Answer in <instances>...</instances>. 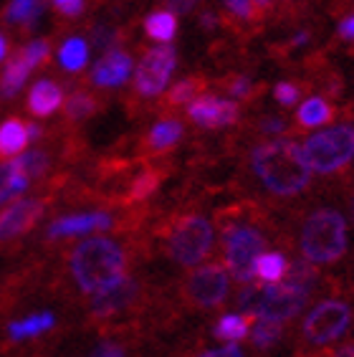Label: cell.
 <instances>
[{"label":"cell","instance_id":"8d00e7d4","mask_svg":"<svg viewBox=\"0 0 354 357\" xmlns=\"http://www.w3.org/2000/svg\"><path fill=\"white\" fill-rule=\"evenodd\" d=\"M91 357H124V347L116 340H102L91 352Z\"/></svg>","mask_w":354,"mask_h":357},{"label":"cell","instance_id":"4316f807","mask_svg":"<svg viewBox=\"0 0 354 357\" xmlns=\"http://www.w3.org/2000/svg\"><path fill=\"white\" fill-rule=\"evenodd\" d=\"M59 61H61L63 69L71 71V74L82 71L84 66H86V61H88L86 41H84V38H79V36L68 38V41L61 46V51H59Z\"/></svg>","mask_w":354,"mask_h":357},{"label":"cell","instance_id":"ac0fdd59","mask_svg":"<svg viewBox=\"0 0 354 357\" xmlns=\"http://www.w3.org/2000/svg\"><path fill=\"white\" fill-rule=\"evenodd\" d=\"M31 71H33V66H31V61H28L26 51L18 48V51H15L6 63V71H3V79H0V96H3V99L15 96V91L26 84V79H28Z\"/></svg>","mask_w":354,"mask_h":357},{"label":"cell","instance_id":"3957f363","mask_svg":"<svg viewBox=\"0 0 354 357\" xmlns=\"http://www.w3.org/2000/svg\"><path fill=\"white\" fill-rule=\"evenodd\" d=\"M223 228V259L225 268L240 284H251L256 279V261L261 251L268 246V236L256 218L238 215H220Z\"/></svg>","mask_w":354,"mask_h":357},{"label":"cell","instance_id":"277c9868","mask_svg":"<svg viewBox=\"0 0 354 357\" xmlns=\"http://www.w3.org/2000/svg\"><path fill=\"white\" fill-rule=\"evenodd\" d=\"M347 218L334 208H316L304 218L299 231V251L314 266L339 261L347 254Z\"/></svg>","mask_w":354,"mask_h":357},{"label":"cell","instance_id":"ba28073f","mask_svg":"<svg viewBox=\"0 0 354 357\" xmlns=\"http://www.w3.org/2000/svg\"><path fill=\"white\" fill-rule=\"evenodd\" d=\"M228 294H231V276H228V268L220 264L198 266L183 284V296L200 310L220 307L225 304Z\"/></svg>","mask_w":354,"mask_h":357},{"label":"cell","instance_id":"603a6c76","mask_svg":"<svg viewBox=\"0 0 354 357\" xmlns=\"http://www.w3.org/2000/svg\"><path fill=\"white\" fill-rule=\"evenodd\" d=\"M288 264L291 261L281 251H266V254L259 256V261H256V276L263 284H279L286 276Z\"/></svg>","mask_w":354,"mask_h":357},{"label":"cell","instance_id":"8fae6325","mask_svg":"<svg viewBox=\"0 0 354 357\" xmlns=\"http://www.w3.org/2000/svg\"><path fill=\"white\" fill-rule=\"evenodd\" d=\"M142 299V282L137 276H127L111 282L102 291H96L91 304H88V319L91 322H107L114 317L130 312Z\"/></svg>","mask_w":354,"mask_h":357},{"label":"cell","instance_id":"d590c367","mask_svg":"<svg viewBox=\"0 0 354 357\" xmlns=\"http://www.w3.org/2000/svg\"><path fill=\"white\" fill-rule=\"evenodd\" d=\"M273 96H276V99H279L281 104L291 107V104L299 102L301 89L296 86V84H291V82H281V84H276V89H273Z\"/></svg>","mask_w":354,"mask_h":357},{"label":"cell","instance_id":"d6a6232c","mask_svg":"<svg viewBox=\"0 0 354 357\" xmlns=\"http://www.w3.org/2000/svg\"><path fill=\"white\" fill-rule=\"evenodd\" d=\"M223 3L233 13V18H238V21H245V23L263 21V15L259 13V8L253 6V0H223Z\"/></svg>","mask_w":354,"mask_h":357},{"label":"cell","instance_id":"ab89813d","mask_svg":"<svg viewBox=\"0 0 354 357\" xmlns=\"http://www.w3.org/2000/svg\"><path fill=\"white\" fill-rule=\"evenodd\" d=\"M195 357H245V355L236 344H225V347H218V350H203Z\"/></svg>","mask_w":354,"mask_h":357},{"label":"cell","instance_id":"1f68e13d","mask_svg":"<svg viewBox=\"0 0 354 357\" xmlns=\"http://www.w3.org/2000/svg\"><path fill=\"white\" fill-rule=\"evenodd\" d=\"M223 86L233 99H251V96L261 94V86H256V84L243 74H233V76H228V79H223Z\"/></svg>","mask_w":354,"mask_h":357},{"label":"cell","instance_id":"7a4b0ae2","mask_svg":"<svg viewBox=\"0 0 354 357\" xmlns=\"http://www.w3.org/2000/svg\"><path fill=\"white\" fill-rule=\"evenodd\" d=\"M127 248L107 236H91L68 251V276L82 294H96L127 274Z\"/></svg>","mask_w":354,"mask_h":357},{"label":"cell","instance_id":"5bb4252c","mask_svg":"<svg viewBox=\"0 0 354 357\" xmlns=\"http://www.w3.org/2000/svg\"><path fill=\"white\" fill-rule=\"evenodd\" d=\"M119 223V218H114L107 211H86V213H71L56 218L48 228V241L68 238V236H84L94 234V231H109Z\"/></svg>","mask_w":354,"mask_h":357},{"label":"cell","instance_id":"f1b7e54d","mask_svg":"<svg viewBox=\"0 0 354 357\" xmlns=\"http://www.w3.org/2000/svg\"><path fill=\"white\" fill-rule=\"evenodd\" d=\"M41 15V0H10L6 8L8 23H26L33 26Z\"/></svg>","mask_w":354,"mask_h":357},{"label":"cell","instance_id":"e0dca14e","mask_svg":"<svg viewBox=\"0 0 354 357\" xmlns=\"http://www.w3.org/2000/svg\"><path fill=\"white\" fill-rule=\"evenodd\" d=\"M183 124L177 122V119H164V122H157L150 132H147V137H144L142 147L144 152H150V155H162V152L172 150L180 139H183Z\"/></svg>","mask_w":354,"mask_h":357},{"label":"cell","instance_id":"f6af8a7d","mask_svg":"<svg viewBox=\"0 0 354 357\" xmlns=\"http://www.w3.org/2000/svg\"><path fill=\"white\" fill-rule=\"evenodd\" d=\"M26 127H28V139H38V137L43 135V130H41V127H38L36 122L26 124Z\"/></svg>","mask_w":354,"mask_h":357},{"label":"cell","instance_id":"bcb514c9","mask_svg":"<svg viewBox=\"0 0 354 357\" xmlns=\"http://www.w3.org/2000/svg\"><path fill=\"white\" fill-rule=\"evenodd\" d=\"M215 23H218V21H215V15H213V13H203V26L205 28H213Z\"/></svg>","mask_w":354,"mask_h":357},{"label":"cell","instance_id":"5b68a950","mask_svg":"<svg viewBox=\"0 0 354 357\" xmlns=\"http://www.w3.org/2000/svg\"><path fill=\"white\" fill-rule=\"evenodd\" d=\"M164 246L167 254L180 266H200L213 251L215 231L210 220L200 213H180L164 228Z\"/></svg>","mask_w":354,"mask_h":357},{"label":"cell","instance_id":"8992f818","mask_svg":"<svg viewBox=\"0 0 354 357\" xmlns=\"http://www.w3.org/2000/svg\"><path fill=\"white\" fill-rule=\"evenodd\" d=\"M304 155H307L309 167L321 175L339 172L354 160V127L337 124V127L316 132L304 144Z\"/></svg>","mask_w":354,"mask_h":357},{"label":"cell","instance_id":"836d02e7","mask_svg":"<svg viewBox=\"0 0 354 357\" xmlns=\"http://www.w3.org/2000/svg\"><path fill=\"white\" fill-rule=\"evenodd\" d=\"M91 43H94V48L109 54V51H114L116 43H119V31L111 26H96L91 31Z\"/></svg>","mask_w":354,"mask_h":357},{"label":"cell","instance_id":"d6986e66","mask_svg":"<svg viewBox=\"0 0 354 357\" xmlns=\"http://www.w3.org/2000/svg\"><path fill=\"white\" fill-rule=\"evenodd\" d=\"M28 127L18 117H10L0 124V158H15L26 150Z\"/></svg>","mask_w":354,"mask_h":357},{"label":"cell","instance_id":"30bf717a","mask_svg":"<svg viewBox=\"0 0 354 357\" xmlns=\"http://www.w3.org/2000/svg\"><path fill=\"white\" fill-rule=\"evenodd\" d=\"M177 66V51L167 43L144 51L142 61L134 74V94L139 99L160 96V91L170 84V76Z\"/></svg>","mask_w":354,"mask_h":357},{"label":"cell","instance_id":"6da1fadb","mask_svg":"<svg viewBox=\"0 0 354 357\" xmlns=\"http://www.w3.org/2000/svg\"><path fill=\"white\" fill-rule=\"evenodd\" d=\"M251 172L276 198H296L311 183L304 147L288 137H276L251 152Z\"/></svg>","mask_w":354,"mask_h":357},{"label":"cell","instance_id":"ee69618b","mask_svg":"<svg viewBox=\"0 0 354 357\" xmlns=\"http://www.w3.org/2000/svg\"><path fill=\"white\" fill-rule=\"evenodd\" d=\"M253 6L259 8V13L266 18V15H268V13L273 10V6H276V0H253Z\"/></svg>","mask_w":354,"mask_h":357},{"label":"cell","instance_id":"484cf974","mask_svg":"<svg viewBox=\"0 0 354 357\" xmlns=\"http://www.w3.org/2000/svg\"><path fill=\"white\" fill-rule=\"evenodd\" d=\"M99 109V102H96V96L91 91H74V94L66 99V107H63V117L68 122H84L88 119L94 112Z\"/></svg>","mask_w":354,"mask_h":357},{"label":"cell","instance_id":"52a82bcc","mask_svg":"<svg viewBox=\"0 0 354 357\" xmlns=\"http://www.w3.org/2000/svg\"><path fill=\"white\" fill-rule=\"evenodd\" d=\"M352 307L339 296L321 299L301 324V337L314 347L332 344L347 335V330L352 327Z\"/></svg>","mask_w":354,"mask_h":357},{"label":"cell","instance_id":"9c48e42d","mask_svg":"<svg viewBox=\"0 0 354 357\" xmlns=\"http://www.w3.org/2000/svg\"><path fill=\"white\" fill-rule=\"evenodd\" d=\"M307 289L296 287L291 282H279V284H266L259 289V302H256V319H271V322H288L304 310V304L309 302Z\"/></svg>","mask_w":354,"mask_h":357},{"label":"cell","instance_id":"f907efd6","mask_svg":"<svg viewBox=\"0 0 354 357\" xmlns=\"http://www.w3.org/2000/svg\"><path fill=\"white\" fill-rule=\"evenodd\" d=\"M352 211H354V206H352Z\"/></svg>","mask_w":354,"mask_h":357},{"label":"cell","instance_id":"7bdbcfd3","mask_svg":"<svg viewBox=\"0 0 354 357\" xmlns=\"http://www.w3.org/2000/svg\"><path fill=\"white\" fill-rule=\"evenodd\" d=\"M324 357H354V342L341 344V347H337V350H332L329 355H324Z\"/></svg>","mask_w":354,"mask_h":357},{"label":"cell","instance_id":"7c38bea8","mask_svg":"<svg viewBox=\"0 0 354 357\" xmlns=\"http://www.w3.org/2000/svg\"><path fill=\"white\" fill-rule=\"evenodd\" d=\"M48 208L46 198H21L0 211V243H13L26 236L43 218Z\"/></svg>","mask_w":354,"mask_h":357},{"label":"cell","instance_id":"f35d334b","mask_svg":"<svg viewBox=\"0 0 354 357\" xmlns=\"http://www.w3.org/2000/svg\"><path fill=\"white\" fill-rule=\"evenodd\" d=\"M286 127H288V124H286V119H284V117H263V119H259V130L266 132V135H279V132H284Z\"/></svg>","mask_w":354,"mask_h":357},{"label":"cell","instance_id":"83f0119b","mask_svg":"<svg viewBox=\"0 0 354 357\" xmlns=\"http://www.w3.org/2000/svg\"><path fill=\"white\" fill-rule=\"evenodd\" d=\"M160 185H162V172H160V170L139 172V175L132 180L130 192H127V200H130V203H142V200H150Z\"/></svg>","mask_w":354,"mask_h":357},{"label":"cell","instance_id":"681fc988","mask_svg":"<svg viewBox=\"0 0 354 357\" xmlns=\"http://www.w3.org/2000/svg\"><path fill=\"white\" fill-rule=\"evenodd\" d=\"M286 3H296V0H286Z\"/></svg>","mask_w":354,"mask_h":357},{"label":"cell","instance_id":"74e56055","mask_svg":"<svg viewBox=\"0 0 354 357\" xmlns=\"http://www.w3.org/2000/svg\"><path fill=\"white\" fill-rule=\"evenodd\" d=\"M54 8L63 18H76L84 10V0H54Z\"/></svg>","mask_w":354,"mask_h":357},{"label":"cell","instance_id":"f546056e","mask_svg":"<svg viewBox=\"0 0 354 357\" xmlns=\"http://www.w3.org/2000/svg\"><path fill=\"white\" fill-rule=\"evenodd\" d=\"M281 337H284V327H281V322L256 319V327H253V332H251L253 347H259V350H268V347H273V344L281 342Z\"/></svg>","mask_w":354,"mask_h":357},{"label":"cell","instance_id":"60d3db41","mask_svg":"<svg viewBox=\"0 0 354 357\" xmlns=\"http://www.w3.org/2000/svg\"><path fill=\"white\" fill-rule=\"evenodd\" d=\"M337 36H339L341 41H354V13L347 15V18L339 23V28H337Z\"/></svg>","mask_w":354,"mask_h":357},{"label":"cell","instance_id":"ffe728a7","mask_svg":"<svg viewBox=\"0 0 354 357\" xmlns=\"http://www.w3.org/2000/svg\"><path fill=\"white\" fill-rule=\"evenodd\" d=\"M334 107L324 99V96H311L301 104L296 112V127L299 130H309V127H321V124L332 122Z\"/></svg>","mask_w":354,"mask_h":357},{"label":"cell","instance_id":"7dc6e473","mask_svg":"<svg viewBox=\"0 0 354 357\" xmlns=\"http://www.w3.org/2000/svg\"><path fill=\"white\" fill-rule=\"evenodd\" d=\"M6 51H8V41H6V36L0 33V61L6 59Z\"/></svg>","mask_w":354,"mask_h":357},{"label":"cell","instance_id":"7402d4cb","mask_svg":"<svg viewBox=\"0 0 354 357\" xmlns=\"http://www.w3.org/2000/svg\"><path fill=\"white\" fill-rule=\"evenodd\" d=\"M256 322V317L253 314H225L223 319H220L218 324H215V330H213V335L218 337L220 342H240L248 332H251V324Z\"/></svg>","mask_w":354,"mask_h":357},{"label":"cell","instance_id":"d4e9b609","mask_svg":"<svg viewBox=\"0 0 354 357\" xmlns=\"http://www.w3.org/2000/svg\"><path fill=\"white\" fill-rule=\"evenodd\" d=\"M144 33L150 36L152 41L167 43L172 36L177 33V18L172 10H157L144 18Z\"/></svg>","mask_w":354,"mask_h":357},{"label":"cell","instance_id":"cb8c5ba5","mask_svg":"<svg viewBox=\"0 0 354 357\" xmlns=\"http://www.w3.org/2000/svg\"><path fill=\"white\" fill-rule=\"evenodd\" d=\"M205 86H208V82H205L203 76H187V79L177 82L175 86H172L167 99H164V104L172 109V107H183V104L195 102L198 96H203Z\"/></svg>","mask_w":354,"mask_h":357},{"label":"cell","instance_id":"4dcf8cb0","mask_svg":"<svg viewBox=\"0 0 354 357\" xmlns=\"http://www.w3.org/2000/svg\"><path fill=\"white\" fill-rule=\"evenodd\" d=\"M18 162H21L23 172H26L31 180L41 178L43 172L48 170V165H51V160H48V152L46 150L23 152V155H18Z\"/></svg>","mask_w":354,"mask_h":357},{"label":"cell","instance_id":"44dd1931","mask_svg":"<svg viewBox=\"0 0 354 357\" xmlns=\"http://www.w3.org/2000/svg\"><path fill=\"white\" fill-rule=\"evenodd\" d=\"M56 324V317L51 312H38V314H31L26 319H18V322H10L8 327V337L13 342H23V340H31V337H38L43 332H48Z\"/></svg>","mask_w":354,"mask_h":357},{"label":"cell","instance_id":"2e32d148","mask_svg":"<svg viewBox=\"0 0 354 357\" xmlns=\"http://www.w3.org/2000/svg\"><path fill=\"white\" fill-rule=\"evenodd\" d=\"M63 102V94H61V86L54 82H38L36 86H31L28 91V112L33 114V117H51Z\"/></svg>","mask_w":354,"mask_h":357},{"label":"cell","instance_id":"c3c4849f","mask_svg":"<svg viewBox=\"0 0 354 357\" xmlns=\"http://www.w3.org/2000/svg\"><path fill=\"white\" fill-rule=\"evenodd\" d=\"M8 200H10V195H8L6 190H0V206H6Z\"/></svg>","mask_w":354,"mask_h":357},{"label":"cell","instance_id":"b9f144b4","mask_svg":"<svg viewBox=\"0 0 354 357\" xmlns=\"http://www.w3.org/2000/svg\"><path fill=\"white\" fill-rule=\"evenodd\" d=\"M200 0H172V13H190L192 8L198 6Z\"/></svg>","mask_w":354,"mask_h":357},{"label":"cell","instance_id":"4fadbf2b","mask_svg":"<svg viewBox=\"0 0 354 357\" xmlns=\"http://www.w3.org/2000/svg\"><path fill=\"white\" fill-rule=\"evenodd\" d=\"M187 117L198 124V127H205V130H220V127L238 122L240 109L233 99H220V96L203 94L195 102L187 104Z\"/></svg>","mask_w":354,"mask_h":357},{"label":"cell","instance_id":"e575fe53","mask_svg":"<svg viewBox=\"0 0 354 357\" xmlns=\"http://www.w3.org/2000/svg\"><path fill=\"white\" fill-rule=\"evenodd\" d=\"M23 51H26L28 61H31V66H43V63L51 59V43L48 41H33L28 43V46H23Z\"/></svg>","mask_w":354,"mask_h":357},{"label":"cell","instance_id":"9a60e30c","mask_svg":"<svg viewBox=\"0 0 354 357\" xmlns=\"http://www.w3.org/2000/svg\"><path fill=\"white\" fill-rule=\"evenodd\" d=\"M132 74V56L127 51H109L104 54V59L96 63L91 74H88V82L99 86V89H114V86H122Z\"/></svg>","mask_w":354,"mask_h":357}]
</instances>
